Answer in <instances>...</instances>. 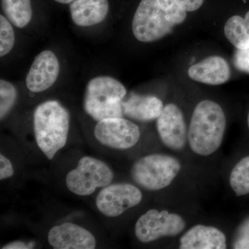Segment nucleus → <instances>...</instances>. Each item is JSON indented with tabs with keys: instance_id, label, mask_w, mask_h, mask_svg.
Returning a JSON list of instances; mask_svg holds the SVG:
<instances>
[{
	"instance_id": "14",
	"label": "nucleus",
	"mask_w": 249,
	"mask_h": 249,
	"mask_svg": "<svg viewBox=\"0 0 249 249\" xmlns=\"http://www.w3.org/2000/svg\"><path fill=\"white\" fill-rule=\"evenodd\" d=\"M188 76L194 81L210 85L224 84L231 78V69L225 59L210 56L188 69Z\"/></svg>"
},
{
	"instance_id": "18",
	"label": "nucleus",
	"mask_w": 249,
	"mask_h": 249,
	"mask_svg": "<svg viewBox=\"0 0 249 249\" xmlns=\"http://www.w3.org/2000/svg\"><path fill=\"white\" fill-rule=\"evenodd\" d=\"M1 8L10 22L18 28H24L32 18L31 0H1Z\"/></svg>"
},
{
	"instance_id": "21",
	"label": "nucleus",
	"mask_w": 249,
	"mask_h": 249,
	"mask_svg": "<svg viewBox=\"0 0 249 249\" xmlns=\"http://www.w3.org/2000/svg\"><path fill=\"white\" fill-rule=\"evenodd\" d=\"M15 43V34L12 26L2 15L0 16V56L11 52Z\"/></svg>"
},
{
	"instance_id": "12",
	"label": "nucleus",
	"mask_w": 249,
	"mask_h": 249,
	"mask_svg": "<svg viewBox=\"0 0 249 249\" xmlns=\"http://www.w3.org/2000/svg\"><path fill=\"white\" fill-rule=\"evenodd\" d=\"M48 242L55 249H93L96 247V239L89 231L70 222L52 228Z\"/></svg>"
},
{
	"instance_id": "8",
	"label": "nucleus",
	"mask_w": 249,
	"mask_h": 249,
	"mask_svg": "<svg viewBox=\"0 0 249 249\" xmlns=\"http://www.w3.org/2000/svg\"><path fill=\"white\" fill-rule=\"evenodd\" d=\"M142 199L140 188L129 183H118L104 187L96 199L98 211L108 217H117L138 206Z\"/></svg>"
},
{
	"instance_id": "6",
	"label": "nucleus",
	"mask_w": 249,
	"mask_h": 249,
	"mask_svg": "<svg viewBox=\"0 0 249 249\" xmlns=\"http://www.w3.org/2000/svg\"><path fill=\"white\" fill-rule=\"evenodd\" d=\"M186 225L184 218L176 213L150 209L137 219L134 234L142 243H150L163 237H177L184 231Z\"/></svg>"
},
{
	"instance_id": "10",
	"label": "nucleus",
	"mask_w": 249,
	"mask_h": 249,
	"mask_svg": "<svg viewBox=\"0 0 249 249\" xmlns=\"http://www.w3.org/2000/svg\"><path fill=\"white\" fill-rule=\"evenodd\" d=\"M188 129L181 109L174 103L165 105L157 119V130L162 143L172 151H183L188 145Z\"/></svg>"
},
{
	"instance_id": "25",
	"label": "nucleus",
	"mask_w": 249,
	"mask_h": 249,
	"mask_svg": "<svg viewBox=\"0 0 249 249\" xmlns=\"http://www.w3.org/2000/svg\"><path fill=\"white\" fill-rule=\"evenodd\" d=\"M234 249H249V220L242 226L238 238L234 244Z\"/></svg>"
},
{
	"instance_id": "3",
	"label": "nucleus",
	"mask_w": 249,
	"mask_h": 249,
	"mask_svg": "<svg viewBox=\"0 0 249 249\" xmlns=\"http://www.w3.org/2000/svg\"><path fill=\"white\" fill-rule=\"evenodd\" d=\"M127 94L124 85L109 76H98L87 85L84 109L95 121L124 117L123 102Z\"/></svg>"
},
{
	"instance_id": "11",
	"label": "nucleus",
	"mask_w": 249,
	"mask_h": 249,
	"mask_svg": "<svg viewBox=\"0 0 249 249\" xmlns=\"http://www.w3.org/2000/svg\"><path fill=\"white\" fill-rule=\"evenodd\" d=\"M59 73L60 64L55 54L51 51H43L34 59L26 85L32 92H42L55 83Z\"/></svg>"
},
{
	"instance_id": "15",
	"label": "nucleus",
	"mask_w": 249,
	"mask_h": 249,
	"mask_svg": "<svg viewBox=\"0 0 249 249\" xmlns=\"http://www.w3.org/2000/svg\"><path fill=\"white\" fill-rule=\"evenodd\" d=\"M163 107L160 98L137 93L131 94L123 102L124 115L141 122L157 120L161 114Z\"/></svg>"
},
{
	"instance_id": "1",
	"label": "nucleus",
	"mask_w": 249,
	"mask_h": 249,
	"mask_svg": "<svg viewBox=\"0 0 249 249\" xmlns=\"http://www.w3.org/2000/svg\"><path fill=\"white\" fill-rule=\"evenodd\" d=\"M227 129L222 107L211 100H203L193 110L188 129V145L195 155L209 157L219 150Z\"/></svg>"
},
{
	"instance_id": "16",
	"label": "nucleus",
	"mask_w": 249,
	"mask_h": 249,
	"mask_svg": "<svg viewBox=\"0 0 249 249\" xmlns=\"http://www.w3.org/2000/svg\"><path fill=\"white\" fill-rule=\"evenodd\" d=\"M73 22L79 27H91L103 22L109 11L107 0H76L70 4Z\"/></svg>"
},
{
	"instance_id": "2",
	"label": "nucleus",
	"mask_w": 249,
	"mask_h": 249,
	"mask_svg": "<svg viewBox=\"0 0 249 249\" xmlns=\"http://www.w3.org/2000/svg\"><path fill=\"white\" fill-rule=\"evenodd\" d=\"M70 126L66 108L56 101L41 103L34 115V129L37 146L49 160L65 146Z\"/></svg>"
},
{
	"instance_id": "13",
	"label": "nucleus",
	"mask_w": 249,
	"mask_h": 249,
	"mask_svg": "<svg viewBox=\"0 0 249 249\" xmlns=\"http://www.w3.org/2000/svg\"><path fill=\"white\" fill-rule=\"evenodd\" d=\"M178 247L181 249H227V235L213 226L196 224L183 234Z\"/></svg>"
},
{
	"instance_id": "7",
	"label": "nucleus",
	"mask_w": 249,
	"mask_h": 249,
	"mask_svg": "<svg viewBox=\"0 0 249 249\" xmlns=\"http://www.w3.org/2000/svg\"><path fill=\"white\" fill-rule=\"evenodd\" d=\"M174 27L157 0L141 1L132 25L137 40L142 42H155L170 34Z\"/></svg>"
},
{
	"instance_id": "29",
	"label": "nucleus",
	"mask_w": 249,
	"mask_h": 249,
	"mask_svg": "<svg viewBox=\"0 0 249 249\" xmlns=\"http://www.w3.org/2000/svg\"><path fill=\"white\" fill-rule=\"evenodd\" d=\"M247 124H248V127L249 129V112L248 114V117H247Z\"/></svg>"
},
{
	"instance_id": "22",
	"label": "nucleus",
	"mask_w": 249,
	"mask_h": 249,
	"mask_svg": "<svg viewBox=\"0 0 249 249\" xmlns=\"http://www.w3.org/2000/svg\"><path fill=\"white\" fill-rule=\"evenodd\" d=\"M170 22L176 26L181 24L186 18V11L176 0H157Z\"/></svg>"
},
{
	"instance_id": "24",
	"label": "nucleus",
	"mask_w": 249,
	"mask_h": 249,
	"mask_svg": "<svg viewBox=\"0 0 249 249\" xmlns=\"http://www.w3.org/2000/svg\"><path fill=\"white\" fill-rule=\"evenodd\" d=\"M14 169L11 160L2 154L0 155V180H4L14 176Z\"/></svg>"
},
{
	"instance_id": "17",
	"label": "nucleus",
	"mask_w": 249,
	"mask_h": 249,
	"mask_svg": "<svg viewBox=\"0 0 249 249\" xmlns=\"http://www.w3.org/2000/svg\"><path fill=\"white\" fill-rule=\"evenodd\" d=\"M224 34L236 49L249 48V11L245 18L234 16L229 18L224 25Z\"/></svg>"
},
{
	"instance_id": "27",
	"label": "nucleus",
	"mask_w": 249,
	"mask_h": 249,
	"mask_svg": "<svg viewBox=\"0 0 249 249\" xmlns=\"http://www.w3.org/2000/svg\"><path fill=\"white\" fill-rule=\"evenodd\" d=\"M32 248H34V245L25 243V242H22V241L11 242V243L1 247L2 249H28Z\"/></svg>"
},
{
	"instance_id": "5",
	"label": "nucleus",
	"mask_w": 249,
	"mask_h": 249,
	"mask_svg": "<svg viewBox=\"0 0 249 249\" xmlns=\"http://www.w3.org/2000/svg\"><path fill=\"white\" fill-rule=\"evenodd\" d=\"M114 173L105 162L92 157H84L78 160L76 168L67 175L69 191L78 196H89L97 188L111 184Z\"/></svg>"
},
{
	"instance_id": "23",
	"label": "nucleus",
	"mask_w": 249,
	"mask_h": 249,
	"mask_svg": "<svg viewBox=\"0 0 249 249\" xmlns=\"http://www.w3.org/2000/svg\"><path fill=\"white\" fill-rule=\"evenodd\" d=\"M233 64L239 71L249 73V47L245 49H236Z\"/></svg>"
},
{
	"instance_id": "19",
	"label": "nucleus",
	"mask_w": 249,
	"mask_h": 249,
	"mask_svg": "<svg viewBox=\"0 0 249 249\" xmlns=\"http://www.w3.org/2000/svg\"><path fill=\"white\" fill-rule=\"evenodd\" d=\"M231 188L237 196L249 194V156L239 160L229 175Z\"/></svg>"
},
{
	"instance_id": "9",
	"label": "nucleus",
	"mask_w": 249,
	"mask_h": 249,
	"mask_svg": "<svg viewBox=\"0 0 249 249\" xmlns=\"http://www.w3.org/2000/svg\"><path fill=\"white\" fill-rule=\"evenodd\" d=\"M94 136L100 143L115 149L124 150L137 145L141 137L139 126L128 119L109 118L98 121Z\"/></svg>"
},
{
	"instance_id": "28",
	"label": "nucleus",
	"mask_w": 249,
	"mask_h": 249,
	"mask_svg": "<svg viewBox=\"0 0 249 249\" xmlns=\"http://www.w3.org/2000/svg\"><path fill=\"white\" fill-rule=\"evenodd\" d=\"M55 1L61 3V4H70V3L73 2V1H76V0H55Z\"/></svg>"
},
{
	"instance_id": "4",
	"label": "nucleus",
	"mask_w": 249,
	"mask_h": 249,
	"mask_svg": "<svg viewBox=\"0 0 249 249\" xmlns=\"http://www.w3.org/2000/svg\"><path fill=\"white\" fill-rule=\"evenodd\" d=\"M182 169L177 157L165 153L149 154L132 165L130 175L134 182L148 191H159L170 186Z\"/></svg>"
},
{
	"instance_id": "26",
	"label": "nucleus",
	"mask_w": 249,
	"mask_h": 249,
	"mask_svg": "<svg viewBox=\"0 0 249 249\" xmlns=\"http://www.w3.org/2000/svg\"><path fill=\"white\" fill-rule=\"evenodd\" d=\"M186 12L196 11L202 6L204 0H176Z\"/></svg>"
},
{
	"instance_id": "20",
	"label": "nucleus",
	"mask_w": 249,
	"mask_h": 249,
	"mask_svg": "<svg viewBox=\"0 0 249 249\" xmlns=\"http://www.w3.org/2000/svg\"><path fill=\"white\" fill-rule=\"evenodd\" d=\"M18 97V91L14 85L6 80L0 81V118L1 120L8 115L14 107Z\"/></svg>"
}]
</instances>
